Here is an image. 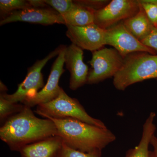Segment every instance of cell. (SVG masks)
<instances>
[{
    "label": "cell",
    "instance_id": "277c9868",
    "mask_svg": "<svg viewBox=\"0 0 157 157\" xmlns=\"http://www.w3.org/2000/svg\"><path fill=\"white\" fill-rule=\"evenodd\" d=\"M35 112L44 118L76 119L100 128H107L103 121L90 116L79 101L68 96L62 88L56 98L37 106Z\"/></svg>",
    "mask_w": 157,
    "mask_h": 157
},
{
    "label": "cell",
    "instance_id": "44dd1931",
    "mask_svg": "<svg viewBox=\"0 0 157 157\" xmlns=\"http://www.w3.org/2000/svg\"><path fill=\"white\" fill-rule=\"evenodd\" d=\"M45 2L61 16L68 12L74 4L73 1L71 0H45Z\"/></svg>",
    "mask_w": 157,
    "mask_h": 157
},
{
    "label": "cell",
    "instance_id": "ac0fdd59",
    "mask_svg": "<svg viewBox=\"0 0 157 157\" xmlns=\"http://www.w3.org/2000/svg\"><path fill=\"white\" fill-rule=\"evenodd\" d=\"M32 7L28 1L25 0H1V19L5 18L14 11Z\"/></svg>",
    "mask_w": 157,
    "mask_h": 157
},
{
    "label": "cell",
    "instance_id": "ba28073f",
    "mask_svg": "<svg viewBox=\"0 0 157 157\" xmlns=\"http://www.w3.org/2000/svg\"><path fill=\"white\" fill-rule=\"evenodd\" d=\"M106 45L114 47L123 57L136 52H146L153 55L157 53L143 45L124 25L122 21L107 29L105 35Z\"/></svg>",
    "mask_w": 157,
    "mask_h": 157
},
{
    "label": "cell",
    "instance_id": "9c48e42d",
    "mask_svg": "<svg viewBox=\"0 0 157 157\" xmlns=\"http://www.w3.org/2000/svg\"><path fill=\"white\" fill-rule=\"evenodd\" d=\"M67 46L63 45L60 52L54 62L46 84L36 95L27 99L24 105L29 107L37 106L52 101L58 96L62 88L59 86V81L65 72L64 54Z\"/></svg>",
    "mask_w": 157,
    "mask_h": 157
},
{
    "label": "cell",
    "instance_id": "5bb4252c",
    "mask_svg": "<svg viewBox=\"0 0 157 157\" xmlns=\"http://www.w3.org/2000/svg\"><path fill=\"white\" fill-rule=\"evenodd\" d=\"M155 116V112L150 113L144 124L142 136L139 143L134 148L128 150L125 157H149V146L156 130L154 124Z\"/></svg>",
    "mask_w": 157,
    "mask_h": 157
},
{
    "label": "cell",
    "instance_id": "cb8c5ba5",
    "mask_svg": "<svg viewBox=\"0 0 157 157\" xmlns=\"http://www.w3.org/2000/svg\"><path fill=\"white\" fill-rule=\"evenodd\" d=\"M29 2L32 7L45 8L50 7L45 3V0H28Z\"/></svg>",
    "mask_w": 157,
    "mask_h": 157
},
{
    "label": "cell",
    "instance_id": "9a60e30c",
    "mask_svg": "<svg viewBox=\"0 0 157 157\" xmlns=\"http://www.w3.org/2000/svg\"><path fill=\"white\" fill-rule=\"evenodd\" d=\"M122 22L127 29L140 42L148 36L154 27L140 5L137 14Z\"/></svg>",
    "mask_w": 157,
    "mask_h": 157
},
{
    "label": "cell",
    "instance_id": "5b68a950",
    "mask_svg": "<svg viewBox=\"0 0 157 157\" xmlns=\"http://www.w3.org/2000/svg\"><path fill=\"white\" fill-rule=\"evenodd\" d=\"M63 45H60L50 52L44 59L38 60L28 70L25 78L20 84L16 91L12 94L1 93L7 100L14 103L23 104L25 101L39 92L40 89L44 87V80L42 73V68L51 59L58 55Z\"/></svg>",
    "mask_w": 157,
    "mask_h": 157
},
{
    "label": "cell",
    "instance_id": "603a6c76",
    "mask_svg": "<svg viewBox=\"0 0 157 157\" xmlns=\"http://www.w3.org/2000/svg\"><path fill=\"white\" fill-rule=\"evenodd\" d=\"M140 42L157 53V27H154L148 36L141 40Z\"/></svg>",
    "mask_w": 157,
    "mask_h": 157
},
{
    "label": "cell",
    "instance_id": "d6986e66",
    "mask_svg": "<svg viewBox=\"0 0 157 157\" xmlns=\"http://www.w3.org/2000/svg\"><path fill=\"white\" fill-rule=\"evenodd\" d=\"M102 151L96 150L85 153L73 149L63 143L57 157H101Z\"/></svg>",
    "mask_w": 157,
    "mask_h": 157
},
{
    "label": "cell",
    "instance_id": "ffe728a7",
    "mask_svg": "<svg viewBox=\"0 0 157 157\" xmlns=\"http://www.w3.org/2000/svg\"><path fill=\"white\" fill-rule=\"evenodd\" d=\"M149 19L157 27V0H138Z\"/></svg>",
    "mask_w": 157,
    "mask_h": 157
},
{
    "label": "cell",
    "instance_id": "8992f818",
    "mask_svg": "<svg viewBox=\"0 0 157 157\" xmlns=\"http://www.w3.org/2000/svg\"><path fill=\"white\" fill-rule=\"evenodd\" d=\"M124 58L114 48H103L92 52L88 62L91 66L87 77L88 84H98L113 77L122 66Z\"/></svg>",
    "mask_w": 157,
    "mask_h": 157
},
{
    "label": "cell",
    "instance_id": "6da1fadb",
    "mask_svg": "<svg viewBox=\"0 0 157 157\" xmlns=\"http://www.w3.org/2000/svg\"><path fill=\"white\" fill-rule=\"evenodd\" d=\"M55 136H58V132L54 123L49 119L37 117L31 107L26 106L8 119L0 128L1 140L14 151Z\"/></svg>",
    "mask_w": 157,
    "mask_h": 157
},
{
    "label": "cell",
    "instance_id": "4fadbf2b",
    "mask_svg": "<svg viewBox=\"0 0 157 157\" xmlns=\"http://www.w3.org/2000/svg\"><path fill=\"white\" fill-rule=\"evenodd\" d=\"M63 142L59 136H52L23 147L21 157H57Z\"/></svg>",
    "mask_w": 157,
    "mask_h": 157
},
{
    "label": "cell",
    "instance_id": "7c38bea8",
    "mask_svg": "<svg viewBox=\"0 0 157 157\" xmlns=\"http://www.w3.org/2000/svg\"><path fill=\"white\" fill-rule=\"evenodd\" d=\"M64 60L66 68L70 74V89L76 90L86 84L89 71L83 62V50L71 43L65 49Z\"/></svg>",
    "mask_w": 157,
    "mask_h": 157
},
{
    "label": "cell",
    "instance_id": "7a4b0ae2",
    "mask_svg": "<svg viewBox=\"0 0 157 157\" xmlns=\"http://www.w3.org/2000/svg\"><path fill=\"white\" fill-rule=\"evenodd\" d=\"M54 123L58 136L73 149L87 153L102 151L116 139L110 130L86 123L74 118L56 119L46 117Z\"/></svg>",
    "mask_w": 157,
    "mask_h": 157
},
{
    "label": "cell",
    "instance_id": "e0dca14e",
    "mask_svg": "<svg viewBox=\"0 0 157 157\" xmlns=\"http://www.w3.org/2000/svg\"><path fill=\"white\" fill-rule=\"evenodd\" d=\"M25 105L10 102L0 94V121L3 124L9 117L22 111Z\"/></svg>",
    "mask_w": 157,
    "mask_h": 157
},
{
    "label": "cell",
    "instance_id": "30bf717a",
    "mask_svg": "<svg viewBox=\"0 0 157 157\" xmlns=\"http://www.w3.org/2000/svg\"><path fill=\"white\" fill-rule=\"evenodd\" d=\"M67 27V36L72 43L82 50L93 52L106 45V29L101 28L94 23L84 26Z\"/></svg>",
    "mask_w": 157,
    "mask_h": 157
},
{
    "label": "cell",
    "instance_id": "2e32d148",
    "mask_svg": "<svg viewBox=\"0 0 157 157\" xmlns=\"http://www.w3.org/2000/svg\"><path fill=\"white\" fill-rule=\"evenodd\" d=\"M71 9L63 15L64 25L72 26H84L94 23L95 11L79 5L74 1Z\"/></svg>",
    "mask_w": 157,
    "mask_h": 157
},
{
    "label": "cell",
    "instance_id": "3957f363",
    "mask_svg": "<svg viewBox=\"0 0 157 157\" xmlns=\"http://www.w3.org/2000/svg\"><path fill=\"white\" fill-rule=\"evenodd\" d=\"M113 78V86L121 91L147 79H157V54L136 52L128 55Z\"/></svg>",
    "mask_w": 157,
    "mask_h": 157
},
{
    "label": "cell",
    "instance_id": "7402d4cb",
    "mask_svg": "<svg viewBox=\"0 0 157 157\" xmlns=\"http://www.w3.org/2000/svg\"><path fill=\"white\" fill-rule=\"evenodd\" d=\"M75 2L95 11L103 9L110 2L107 0H76Z\"/></svg>",
    "mask_w": 157,
    "mask_h": 157
},
{
    "label": "cell",
    "instance_id": "52a82bcc",
    "mask_svg": "<svg viewBox=\"0 0 157 157\" xmlns=\"http://www.w3.org/2000/svg\"><path fill=\"white\" fill-rule=\"evenodd\" d=\"M140 7L138 0H113L95 12L94 23L107 29L134 16L139 11Z\"/></svg>",
    "mask_w": 157,
    "mask_h": 157
},
{
    "label": "cell",
    "instance_id": "484cf974",
    "mask_svg": "<svg viewBox=\"0 0 157 157\" xmlns=\"http://www.w3.org/2000/svg\"><path fill=\"white\" fill-rule=\"evenodd\" d=\"M1 85H0V90H1V93H6L8 90V89L6 87L4 83L1 81Z\"/></svg>",
    "mask_w": 157,
    "mask_h": 157
},
{
    "label": "cell",
    "instance_id": "d4e9b609",
    "mask_svg": "<svg viewBox=\"0 0 157 157\" xmlns=\"http://www.w3.org/2000/svg\"><path fill=\"white\" fill-rule=\"evenodd\" d=\"M151 144L153 147V151H150L149 157H157V137L155 135L152 137Z\"/></svg>",
    "mask_w": 157,
    "mask_h": 157
},
{
    "label": "cell",
    "instance_id": "8fae6325",
    "mask_svg": "<svg viewBox=\"0 0 157 157\" xmlns=\"http://www.w3.org/2000/svg\"><path fill=\"white\" fill-rule=\"evenodd\" d=\"M17 21L37 24L43 25H52L55 24L64 25L61 15L53 9L30 7L14 11L1 19L0 25Z\"/></svg>",
    "mask_w": 157,
    "mask_h": 157
}]
</instances>
